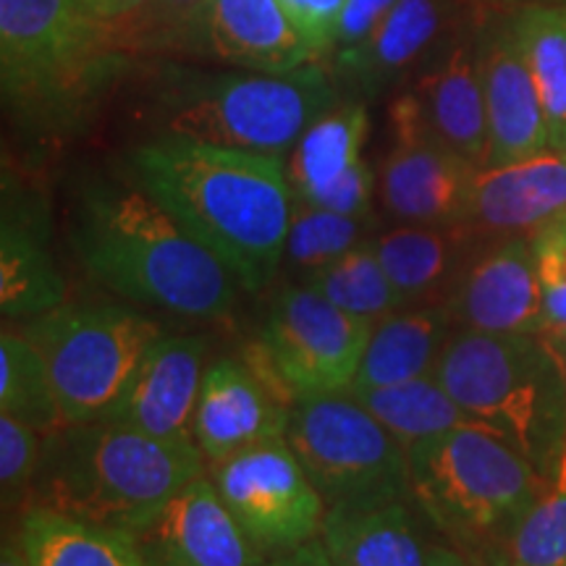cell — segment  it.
<instances>
[{"mask_svg":"<svg viewBox=\"0 0 566 566\" xmlns=\"http://www.w3.org/2000/svg\"><path fill=\"white\" fill-rule=\"evenodd\" d=\"M113 32L80 0H0V80L6 103L27 116L74 103Z\"/></svg>","mask_w":566,"mask_h":566,"instance_id":"9","label":"cell"},{"mask_svg":"<svg viewBox=\"0 0 566 566\" xmlns=\"http://www.w3.org/2000/svg\"><path fill=\"white\" fill-rule=\"evenodd\" d=\"M556 346H558V349H562V354H564V363H566V338H562V342H556Z\"/></svg>","mask_w":566,"mask_h":566,"instance_id":"43","label":"cell"},{"mask_svg":"<svg viewBox=\"0 0 566 566\" xmlns=\"http://www.w3.org/2000/svg\"><path fill=\"white\" fill-rule=\"evenodd\" d=\"M268 566H334L331 562L328 554H325L321 537H315V541L304 543L300 548H292L286 551V554H279L273 556Z\"/></svg>","mask_w":566,"mask_h":566,"instance_id":"40","label":"cell"},{"mask_svg":"<svg viewBox=\"0 0 566 566\" xmlns=\"http://www.w3.org/2000/svg\"><path fill=\"white\" fill-rule=\"evenodd\" d=\"M51 370L63 420H105L145 354L166 336L160 323L122 304H61L19 321Z\"/></svg>","mask_w":566,"mask_h":566,"instance_id":"7","label":"cell"},{"mask_svg":"<svg viewBox=\"0 0 566 566\" xmlns=\"http://www.w3.org/2000/svg\"><path fill=\"white\" fill-rule=\"evenodd\" d=\"M145 566H268L210 475H197L137 533Z\"/></svg>","mask_w":566,"mask_h":566,"instance_id":"14","label":"cell"},{"mask_svg":"<svg viewBox=\"0 0 566 566\" xmlns=\"http://www.w3.org/2000/svg\"><path fill=\"white\" fill-rule=\"evenodd\" d=\"M292 399L237 359H216L205 373L195 412V443L208 464L289 433Z\"/></svg>","mask_w":566,"mask_h":566,"instance_id":"16","label":"cell"},{"mask_svg":"<svg viewBox=\"0 0 566 566\" xmlns=\"http://www.w3.org/2000/svg\"><path fill=\"white\" fill-rule=\"evenodd\" d=\"M205 373L208 344L202 336H163L145 354L105 420L166 441H195L192 424Z\"/></svg>","mask_w":566,"mask_h":566,"instance_id":"17","label":"cell"},{"mask_svg":"<svg viewBox=\"0 0 566 566\" xmlns=\"http://www.w3.org/2000/svg\"><path fill=\"white\" fill-rule=\"evenodd\" d=\"M0 566H32L30 556H27L24 543H21L19 527L6 530L3 533V548H0Z\"/></svg>","mask_w":566,"mask_h":566,"instance_id":"41","label":"cell"},{"mask_svg":"<svg viewBox=\"0 0 566 566\" xmlns=\"http://www.w3.org/2000/svg\"><path fill=\"white\" fill-rule=\"evenodd\" d=\"M428 566H472L462 551L454 546H443V543H430L428 548Z\"/></svg>","mask_w":566,"mask_h":566,"instance_id":"42","label":"cell"},{"mask_svg":"<svg viewBox=\"0 0 566 566\" xmlns=\"http://www.w3.org/2000/svg\"><path fill=\"white\" fill-rule=\"evenodd\" d=\"M443 0H396L359 53L336 66L365 95H378L405 76L441 34Z\"/></svg>","mask_w":566,"mask_h":566,"instance_id":"26","label":"cell"},{"mask_svg":"<svg viewBox=\"0 0 566 566\" xmlns=\"http://www.w3.org/2000/svg\"><path fill=\"white\" fill-rule=\"evenodd\" d=\"M45 436L30 424L0 415V493L3 509L27 506L38 475Z\"/></svg>","mask_w":566,"mask_h":566,"instance_id":"34","label":"cell"},{"mask_svg":"<svg viewBox=\"0 0 566 566\" xmlns=\"http://www.w3.org/2000/svg\"><path fill=\"white\" fill-rule=\"evenodd\" d=\"M512 24L546 108L551 150L566 153V6L530 3Z\"/></svg>","mask_w":566,"mask_h":566,"instance_id":"29","label":"cell"},{"mask_svg":"<svg viewBox=\"0 0 566 566\" xmlns=\"http://www.w3.org/2000/svg\"><path fill=\"white\" fill-rule=\"evenodd\" d=\"M499 566H566V443L501 548Z\"/></svg>","mask_w":566,"mask_h":566,"instance_id":"32","label":"cell"},{"mask_svg":"<svg viewBox=\"0 0 566 566\" xmlns=\"http://www.w3.org/2000/svg\"><path fill=\"white\" fill-rule=\"evenodd\" d=\"M373 323L346 313L307 283H286L268 307L260 344L247 359L286 399L349 394Z\"/></svg>","mask_w":566,"mask_h":566,"instance_id":"10","label":"cell"},{"mask_svg":"<svg viewBox=\"0 0 566 566\" xmlns=\"http://www.w3.org/2000/svg\"><path fill=\"white\" fill-rule=\"evenodd\" d=\"M208 3L210 0H150L137 17L122 27L134 42H153V45L171 42L181 51L192 48Z\"/></svg>","mask_w":566,"mask_h":566,"instance_id":"36","label":"cell"},{"mask_svg":"<svg viewBox=\"0 0 566 566\" xmlns=\"http://www.w3.org/2000/svg\"><path fill=\"white\" fill-rule=\"evenodd\" d=\"M0 415L30 424L42 436L66 424L45 357L9 325L0 334Z\"/></svg>","mask_w":566,"mask_h":566,"instance_id":"30","label":"cell"},{"mask_svg":"<svg viewBox=\"0 0 566 566\" xmlns=\"http://www.w3.org/2000/svg\"><path fill=\"white\" fill-rule=\"evenodd\" d=\"M391 126L394 150L378 179L386 216L396 223L467 226L475 163L430 137L412 92L391 105Z\"/></svg>","mask_w":566,"mask_h":566,"instance_id":"12","label":"cell"},{"mask_svg":"<svg viewBox=\"0 0 566 566\" xmlns=\"http://www.w3.org/2000/svg\"><path fill=\"white\" fill-rule=\"evenodd\" d=\"M74 242L92 279L137 304L216 321L237 300L223 260L137 179L84 189Z\"/></svg>","mask_w":566,"mask_h":566,"instance_id":"2","label":"cell"},{"mask_svg":"<svg viewBox=\"0 0 566 566\" xmlns=\"http://www.w3.org/2000/svg\"><path fill=\"white\" fill-rule=\"evenodd\" d=\"M147 3H150V0H80L82 11L87 13L92 21H97V24L108 27L113 34H116V27H122L132 17H137Z\"/></svg>","mask_w":566,"mask_h":566,"instance_id":"39","label":"cell"},{"mask_svg":"<svg viewBox=\"0 0 566 566\" xmlns=\"http://www.w3.org/2000/svg\"><path fill=\"white\" fill-rule=\"evenodd\" d=\"M470 226L396 223L373 237L375 252L401 300L409 304L449 302L470 263Z\"/></svg>","mask_w":566,"mask_h":566,"instance_id":"22","label":"cell"},{"mask_svg":"<svg viewBox=\"0 0 566 566\" xmlns=\"http://www.w3.org/2000/svg\"><path fill=\"white\" fill-rule=\"evenodd\" d=\"M430 137L478 168L488 166V108L480 42L459 40L412 90Z\"/></svg>","mask_w":566,"mask_h":566,"instance_id":"21","label":"cell"},{"mask_svg":"<svg viewBox=\"0 0 566 566\" xmlns=\"http://www.w3.org/2000/svg\"><path fill=\"white\" fill-rule=\"evenodd\" d=\"M66 300V283L45 247L32 212L3 208L0 229V313L19 323L45 315Z\"/></svg>","mask_w":566,"mask_h":566,"instance_id":"25","label":"cell"},{"mask_svg":"<svg viewBox=\"0 0 566 566\" xmlns=\"http://www.w3.org/2000/svg\"><path fill=\"white\" fill-rule=\"evenodd\" d=\"M210 480L239 527L268 558L321 535L325 501L286 438L210 464Z\"/></svg>","mask_w":566,"mask_h":566,"instance_id":"11","label":"cell"},{"mask_svg":"<svg viewBox=\"0 0 566 566\" xmlns=\"http://www.w3.org/2000/svg\"><path fill=\"white\" fill-rule=\"evenodd\" d=\"M367 129L363 103L334 105L317 116L283 160L296 200L344 216H373L378 181L363 160Z\"/></svg>","mask_w":566,"mask_h":566,"instance_id":"13","label":"cell"},{"mask_svg":"<svg viewBox=\"0 0 566 566\" xmlns=\"http://www.w3.org/2000/svg\"><path fill=\"white\" fill-rule=\"evenodd\" d=\"M334 105L336 90L317 63L289 74L242 69L174 76L160 97L158 137L197 139L281 158Z\"/></svg>","mask_w":566,"mask_h":566,"instance_id":"5","label":"cell"},{"mask_svg":"<svg viewBox=\"0 0 566 566\" xmlns=\"http://www.w3.org/2000/svg\"><path fill=\"white\" fill-rule=\"evenodd\" d=\"M407 459L412 504L464 548H504L543 485L520 451L475 422L417 443Z\"/></svg>","mask_w":566,"mask_h":566,"instance_id":"6","label":"cell"},{"mask_svg":"<svg viewBox=\"0 0 566 566\" xmlns=\"http://www.w3.org/2000/svg\"><path fill=\"white\" fill-rule=\"evenodd\" d=\"M281 3L313 51L315 61L328 59L334 53L346 0H281Z\"/></svg>","mask_w":566,"mask_h":566,"instance_id":"37","label":"cell"},{"mask_svg":"<svg viewBox=\"0 0 566 566\" xmlns=\"http://www.w3.org/2000/svg\"><path fill=\"white\" fill-rule=\"evenodd\" d=\"M286 441L325 509L412 499L405 446L352 394L296 399Z\"/></svg>","mask_w":566,"mask_h":566,"instance_id":"8","label":"cell"},{"mask_svg":"<svg viewBox=\"0 0 566 566\" xmlns=\"http://www.w3.org/2000/svg\"><path fill=\"white\" fill-rule=\"evenodd\" d=\"M19 535L32 566H145L137 537L48 509L21 512Z\"/></svg>","mask_w":566,"mask_h":566,"instance_id":"27","label":"cell"},{"mask_svg":"<svg viewBox=\"0 0 566 566\" xmlns=\"http://www.w3.org/2000/svg\"><path fill=\"white\" fill-rule=\"evenodd\" d=\"M566 212V153L543 150L504 166L478 168L472 181V231L533 237Z\"/></svg>","mask_w":566,"mask_h":566,"instance_id":"19","label":"cell"},{"mask_svg":"<svg viewBox=\"0 0 566 566\" xmlns=\"http://www.w3.org/2000/svg\"><path fill=\"white\" fill-rule=\"evenodd\" d=\"M370 221L373 216H344V212L315 208V205L294 197L292 226H289L281 268L292 271L302 281L310 279L325 265L336 263L338 258L352 252L354 247L373 239Z\"/></svg>","mask_w":566,"mask_h":566,"instance_id":"33","label":"cell"},{"mask_svg":"<svg viewBox=\"0 0 566 566\" xmlns=\"http://www.w3.org/2000/svg\"><path fill=\"white\" fill-rule=\"evenodd\" d=\"M449 304L462 331L543 336L546 304L530 237H506L472 254Z\"/></svg>","mask_w":566,"mask_h":566,"instance_id":"15","label":"cell"},{"mask_svg":"<svg viewBox=\"0 0 566 566\" xmlns=\"http://www.w3.org/2000/svg\"><path fill=\"white\" fill-rule=\"evenodd\" d=\"M132 171L247 292L265 289L281 271L294 212L281 158L158 137L132 153Z\"/></svg>","mask_w":566,"mask_h":566,"instance_id":"1","label":"cell"},{"mask_svg":"<svg viewBox=\"0 0 566 566\" xmlns=\"http://www.w3.org/2000/svg\"><path fill=\"white\" fill-rule=\"evenodd\" d=\"M192 51L268 74L317 63L281 0H210Z\"/></svg>","mask_w":566,"mask_h":566,"instance_id":"20","label":"cell"},{"mask_svg":"<svg viewBox=\"0 0 566 566\" xmlns=\"http://www.w3.org/2000/svg\"><path fill=\"white\" fill-rule=\"evenodd\" d=\"M300 283H307L325 300L334 302L336 307L373 325L394 315L396 310L407 307L391 279H388L386 268L380 263L378 252H375L373 239L354 247L336 263L325 265L323 271L313 273Z\"/></svg>","mask_w":566,"mask_h":566,"instance_id":"31","label":"cell"},{"mask_svg":"<svg viewBox=\"0 0 566 566\" xmlns=\"http://www.w3.org/2000/svg\"><path fill=\"white\" fill-rule=\"evenodd\" d=\"M449 302L409 304L373 325L354 388H384L436 375L438 359L457 334Z\"/></svg>","mask_w":566,"mask_h":566,"instance_id":"24","label":"cell"},{"mask_svg":"<svg viewBox=\"0 0 566 566\" xmlns=\"http://www.w3.org/2000/svg\"><path fill=\"white\" fill-rule=\"evenodd\" d=\"M412 499L325 509L321 543L334 566H428Z\"/></svg>","mask_w":566,"mask_h":566,"instance_id":"23","label":"cell"},{"mask_svg":"<svg viewBox=\"0 0 566 566\" xmlns=\"http://www.w3.org/2000/svg\"><path fill=\"white\" fill-rule=\"evenodd\" d=\"M530 242H533L543 304H546L543 336L556 344L566 338V212L537 229Z\"/></svg>","mask_w":566,"mask_h":566,"instance_id":"35","label":"cell"},{"mask_svg":"<svg viewBox=\"0 0 566 566\" xmlns=\"http://www.w3.org/2000/svg\"><path fill=\"white\" fill-rule=\"evenodd\" d=\"M208 459L195 441H166L111 420L61 424L45 436L30 501L95 525L137 533Z\"/></svg>","mask_w":566,"mask_h":566,"instance_id":"3","label":"cell"},{"mask_svg":"<svg viewBox=\"0 0 566 566\" xmlns=\"http://www.w3.org/2000/svg\"><path fill=\"white\" fill-rule=\"evenodd\" d=\"M349 394L405 446V451L472 422L436 375L384 388H354Z\"/></svg>","mask_w":566,"mask_h":566,"instance_id":"28","label":"cell"},{"mask_svg":"<svg viewBox=\"0 0 566 566\" xmlns=\"http://www.w3.org/2000/svg\"><path fill=\"white\" fill-rule=\"evenodd\" d=\"M396 0H346V9L342 13V24H338L334 53L328 55L334 61V69L342 66L365 48V42L373 38L386 13L394 9Z\"/></svg>","mask_w":566,"mask_h":566,"instance_id":"38","label":"cell"},{"mask_svg":"<svg viewBox=\"0 0 566 566\" xmlns=\"http://www.w3.org/2000/svg\"><path fill=\"white\" fill-rule=\"evenodd\" d=\"M436 378L462 412L520 451L541 478L566 443V363L546 336L459 328Z\"/></svg>","mask_w":566,"mask_h":566,"instance_id":"4","label":"cell"},{"mask_svg":"<svg viewBox=\"0 0 566 566\" xmlns=\"http://www.w3.org/2000/svg\"><path fill=\"white\" fill-rule=\"evenodd\" d=\"M488 108V166L551 150L548 118L512 19L480 42Z\"/></svg>","mask_w":566,"mask_h":566,"instance_id":"18","label":"cell"}]
</instances>
